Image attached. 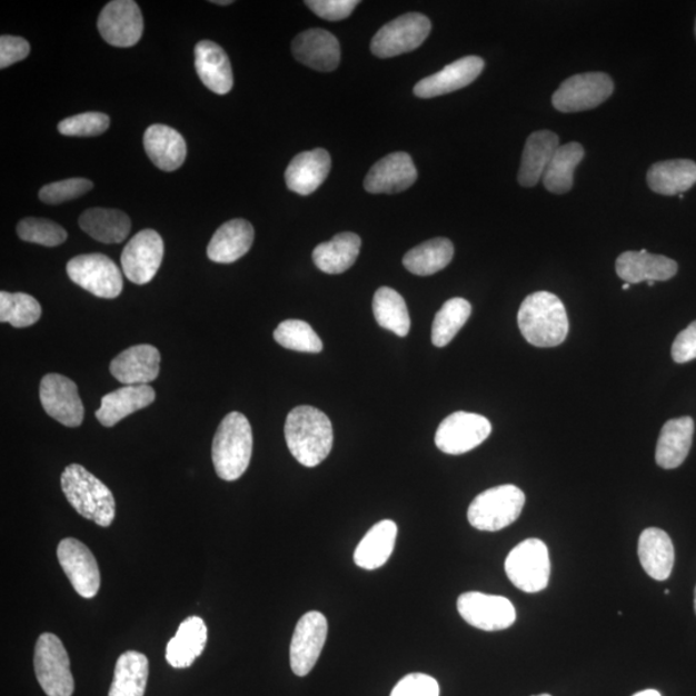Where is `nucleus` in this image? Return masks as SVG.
Masks as SVG:
<instances>
[{
    "label": "nucleus",
    "instance_id": "f257e3e1",
    "mask_svg": "<svg viewBox=\"0 0 696 696\" xmlns=\"http://www.w3.org/2000/svg\"><path fill=\"white\" fill-rule=\"evenodd\" d=\"M288 449L299 464L317 467L334 448V426L327 415L317 408L291 409L285 427Z\"/></svg>",
    "mask_w": 696,
    "mask_h": 696
},
{
    "label": "nucleus",
    "instance_id": "f03ea898",
    "mask_svg": "<svg viewBox=\"0 0 696 696\" xmlns=\"http://www.w3.org/2000/svg\"><path fill=\"white\" fill-rule=\"evenodd\" d=\"M517 322L521 335L536 347L561 345L569 334V319L561 299L548 291H537L524 299Z\"/></svg>",
    "mask_w": 696,
    "mask_h": 696
},
{
    "label": "nucleus",
    "instance_id": "7ed1b4c3",
    "mask_svg": "<svg viewBox=\"0 0 696 696\" xmlns=\"http://www.w3.org/2000/svg\"><path fill=\"white\" fill-rule=\"evenodd\" d=\"M253 453V432L249 420L232 411L217 428L212 445L216 473L225 481H235L246 474Z\"/></svg>",
    "mask_w": 696,
    "mask_h": 696
},
{
    "label": "nucleus",
    "instance_id": "20e7f679",
    "mask_svg": "<svg viewBox=\"0 0 696 696\" xmlns=\"http://www.w3.org/2000/svg\"><path fill=\"white\" fill-rule=\"evenodd\" d=\"M61 488L69 504L84 519L102 528L116 519V499L110 489L83 466L70 465L61 475Z\"/></svg>",
    "mask_w": 696,
    "mask_h": 696
},
{
    "label": "nucleus",
    "instance_id": "39448f33",
    "mask_svg": "<svg viewBox=\"0 0 696 696\" xmlns=\"http://www.w3.org/2000/svg\"><path fill=\"white\" fill-rule=\"evenodd\" d=\"M525 494L507 484L483 491L468 507V521L481 531H499L519 519L525 506Z\"/></svg>",
    "mask_w": 696,
    "mask_h": 696
},
{
    "label": "nucleus",
    "instance_id": "423d86ee",
    "mask_svg": "<svg viewBox=\"0 0 696 696\" xmlns=\"http://www.w3.org/2000/svg\"><path fill=\"white\" fill-rule=\"evenodd\" d=\"M505 569L513 585L526 594H537L547 588L551 563L545 541L537 538L521 541L507 556Z\"/></svg>",
    "mask_w": 696,
    "mask_h": 696
},
{
    "label": "nucleus",
    "instance_id": "0eeeda50",
    "mask_svg": "<svg viewBox=\"0 0 696 696\" xmlns=\"http://www.w3.org/2000/svg\"><path fill=\"white\" fill-rule=\"evenodd\" d=\"M34 668L38 683L47 696H71L74 693L69 655L58 636L43 634L38 638Z\"/></svg>",
    "mask_w": 696,
    "mask_h": 696
},
{
    "label": "nucleus",
    "instance_id": "6e6552de",
    "mask_svg": "<svg viewBox=\"0 0 696 696\" xmlns=\"http://www.w3.org/2000/svg\"><path fill=\"white\" fill-rule=\"evenodd\" d=\"M430 32L431 21L425 14H402L377 32L371 39L370 50L379 59L395 58L417 50Z\"/></svg>",
    "mask_w": 696,
    "mask_h": 696
},
{
    "label": "nucleus",
    "instance_id": "1a4fd4ad",
    "mask_svg": "<svg viewBox=\"0 0 696 696\" xmlns=\"http://www.w3.org/2000/svg\"><path fill=\"white\" fill-rule=\"evenodd\" d=\"M72 282L99 298L112 299L123 290V277L118 265L101 253L82 255L67 265Z\"/></svg>",
    "mask_w": 696,
    "mask_h": 696
},
{
    "label": "nucleus",
    "instance_id": "9d476101",
    "mask_svg": "<svg viewBox=\"0 0 696 696\" xmlns=\"http://www.w3.org/2000/svg\"><path fill=\"white\" fill-rule=\"evenodd\" d=\"M491 434L489 420L475 412L456 411L445 418L435 435L445 455L459 456L479 447Z\"/></svg>",
    "mask_w": 696,
    "mask_h": 696
},
{
    "label": "nucleus",
    "instance_id": "9b49d317",
    "mask_svg": "<svg viewBox=\"0 0 696 696\" xmlns=\"http://www.w3.org/2000/svg\"><path fill=\"white\" fill-rule=\"evenodd\" d=\"M614 92L612 78L604 72H585L566 79L553 96L561 112H579L600 107Z\"/></svg>",
    "mask_w": 696,
    "mask_h": 696
},
{
    "label": "nucleus",
    "instance_id": "f8f14e48",
    "mask_svg": "<svg viewBox=\"0 0 696 696\" xmlns=\"http://www.w3.org/2000/svg\"><path fill=\"white\" fill-rule=\"evenodd\" d=\"M457 608L469 626L487 633L507 629L516 622L515 606L504 596L467 593L458 597Z\"/></svg>",
    "mask_w": 696,
    "mask_h": 696
},
{
    "label": "nucleus",
    "instance_id": "ddd939ff",
    "mask_svg": "<svg viewBox=\"0 0 696 696\" xmlns=\"http://www.w3.org/2000/svg\"><path fill=\"white\" fill-rule=\"evenodd\" d=\"M328 620L319 612L304 615L297 623L290 643V668L298 677L310 674L327 643Z\"/></svg>",
    "mask_w": 696,
    "mask_h": 696
},
{
    "label": "nucleus",
    "instance_id": "4468645a",
    "mask_svg": "<svg viewBox=\"0 0 696 696\" xmlns=\"http://www.w3.org/2000/svg\"><path fill=\"white\" fill-rule=\"evenodd\" d=\"M165 242L156 230H142L129 240L121 253V269L135 285H148L160 269Z\"/></svg>",
    "mask_w": 696,
    "mask_h": 696
},
{
    "label": "nucleus",
    "instance_id": "2eb2a0df",
    "mask_svg": "<svg viewBox=\"0 0 696 696\" xmlns=\"http://www.w3.org/2000/svg\"><path fill=\"white\" fill-rule=\"evenodd\" d=\"M39 396L47 415L61 425L72 428L83 424L84 406L70 378L47 375L40 382Z\"/></svg>",
    "mask_w": 696,
    "mask_h": 696
},
{
    "label": "nucleus",
    "instance_id": "dca6fc26",
    "mask_svg": "<svg viewBox=\"0 0 696 696\" xmlns=\"http://www.w3.org/2000/svg\"><path fill=\"white\" fill-rule=\"evenodd\" d=\"M101 37L111 46L128 48L140 42L143 19L133 0H115L103 7L97 21Z\"/></svg>",
    "mask_w": 696,
    "mask_h": 696
},
{
    "label": "nucleus",
    "instance_id": "f3484780",
    "mask_svg": "<svg viewBox=\"0 0 696 696\" xmlns=\"http://www.w3.org/2000/svg\"><path fill=\"white\" fill-rule=\"evenodd\" d=\"M58 557L62 570L78 595L93 598L99 594L100 569L91 549L76 538H67L60 541Z\"/></svg>",
    "mask_w": 696,
    "mask_h": 696
},
{
    "label": "nucleus",
    "instance_id": "a211bd4d",
    "mask_svg": "<svg viewBox=\"0 0 696 696\" xmlns=\"http://www.w3.org/2000/svg\"><path fill=\"white\" fill-rule=\"evenodd\" d=\"M160 352L151 345L127 348L110 362V374L125 386L150 385L160 374Z\"/></svg>",
    "mask_w": 696,
    "mask_h": 696
},
{
    "label": "nucleus",
    "instance_id": "6ab92c4d",
    "mask_svg": "<svg viewBox=\"0 0 696 696\" xmlns=\"http://www.w3.org/2000/svg\"><path fill=\"white\" fill-rule=\"evenodd\" d=\"M418 172L407 152H394L371 167L364 188L370 193H398L417 181Z\"/></svg>",
    "mask_w": 696,
    "mask_h": 696
},
{
    "label": "nucleus",
    "instance_id": "aec40b11",
    "mask_svg": "<svg viewBox=\"0 0 696 696\" xmlns=\"http://www.w3.org/2000/svg\"><path fill=\"white\" fill-rule=\"evenodd\" d=\"M291 52L298 62L324 72L335 71L341 61L338 39L322 29H309L298 34L291 43Z\"/></svg>",
    "mask_w": 696,
    "mask_h": 696
},
{
    "label": "nucleus",
    "instance_id": "412c9836",
    "mask_svg": "<svg viewBox=\"0 0 696 696\" xmlns=\"http://www.w3.org/2000/svg\"><path fill=\"white\" fill-rule=\"evenodd\" d=\"M484 67L483 59L477 56H467L448 64L436 74L419 80L415 87V95L419 99H432V97L456 92L475 82Z\"/></svg>",
    "mask_w": 696,
    "mask_h": 696
},
{
    "label": "nucleus",
    "instance_id": "4be33fe9",
    "mask_svg": "<svg viewBox=\"0 0 696 696\" xmlns=\"http://www.w3.org/2000/svg\"><path fill=\"white\" fill-rule=\"evenodd\" d=\"M615 270L628 285H637L642 281L669 280L677 274L678 265L668 257L652 255L643 249L639 252L620 255L615 264Z\"/></svg>",
    "mask_w": 696,
    "mask_h": 696
},
{
    "label": "nucleus",
    "instance_id": "5701e85b",
    "mask_svg": "<svg viewBox=\"0 0 696 696\" xmlns=\"http://www.w3.org/2000/svg\"><path fill=\"white\" fill-rule=\"evenodd\" d=\"M330 168L331 159L327 150L315 149L298 153L286 171L288 189L299 196H310L327 180Z\"/></svg>",
    "mask_w": 696,
    "mask_h": 696
},
{
    "label": "nucleus",
    "instance_id": "b1692460",
    "mask_svg": "<svg viewBox=\"0 0 696 696\" xmlns=\"http://www.w3.org/2000/svg\"><path fill=\"white\" fill-rule=\"evenodd\" d=\"M145 151L161 171H177L185 163L188 146L176 129L165 125H153L143 135Z\"/></svg>",
    "mask_w": 696,
    "mask_h": 696
},
{
    "label": "nucleus",
    "instance_id": "393cba45",
    "mask_svg": "<svg viewBox=\"0 0 696 696\" xmlns=\"http://www.w3.org/2000/svg\"><path fill=\"white\" fill-rule=\"evenodd\" d=\"M255 241V229L247 220H231L218 229L210 239L207 255L216 264H232L245 257Z\"/></svg>",
    "mask_w": 696,
    "mask_h": 696
},
{
    "label": "nucleus",
    "instance_id": "a878e982",
    "mask_svg": "<svg viewBox=\"0 0 696 696\" xmlns=\"http://www.w3.org/2000/svg\"><path fill=\"white\" fill-rule=\"evenodd\" d=\"M157 394L149 385L125 386L105 395L96 418L105 427H115L128 416L151 406Z\"/></svg>",
    "mask_w": 696,
    "mask_h": 696
},
{
    "label": "nucleus",
    "instance_id": "bb28decb",
    "mask_svg": "<svg viewBox=\"0 0 696 696\" xmlns=\"http://www.w3.org/2000/svg\"><path fill=\"white\" fill-rule=\"evenodd\" d=\"M196 69L201 82L217 95L229 93L233 86L231 62L223 48L210 40L196 47Z\"/></svg>",
    "mask_w": 696,
    "mask_h": 696
},
{
    "label": "nucleus",
    "instance_id": "cd10ccee",
    "mask_svg": "<svg viewBox=\"0 0 696 696\" xmlns=\"http://www.w3.org/2000/svg\"><path fill=\"white\" fill-rule=\"evenodd\" d=\"M638 558L647 576L667 580L675 565V547L665 530L649 528L638 539Z\"/></svg>",
    "mask_w": 696,
    "mask_h": 696
},
{
    "label": "nucleus",
    "instance_id": "c85d7f7f",
    "mask_svg": "<svg viewBox=\"0 0 696 696\" xmlns=\"http://www.w3.org/2000/svg\"><path fill=\"white\" fill-rule=\"evenodd\" d=\"M208 639V629L203 619H185L171 642L168 643L166 658L176 669L189 668L203 654Z\"/></svg>",
    "mask_w": 696,
    "mask_h": 696
},
{
    "label": "nucleus",
    "instance_id": "c756f323",
    "mask_svg": "<svg viewBox=\"0 0 696 696\" xmlns=\"http://www.w3.org/2000/svg\"><path fill=\"white\" fill-rule=\"evenodd\" d=\"M694 420L690 417L670 419L663 426L655 453L657 465L665 469H674L685 463L692 449Z\"/></svg>",
    "mask_w": 696,
    "mask_h": 696
},
{
    "label": "nucleus",
    "instance_id": "7c9ffc66",
    "mask_svg": "<svg viewBox=\"0 0 696 696\" xmlns=\"http://www.w3.org/2000/svg\"><path fill=\"white\" fill-rule=\"evenodd\" d=\"M558 146H560V140L551 131H538L529 136L523 151L519 177H517L524 188H533L541 181Z\"/></svg>",
    "mask_w": 696,
    "mask_h": 696
},
{
    "label": "nucleus",
    "instance_id": "2f4dec72",
    "mask_svg": "<svg viewBox=\"0 0 696 696\" xmlns=\"http://www.w3.org/2000/svg\"><path fill=\"white\" fill-rule=\"evenodd\" d=\"M398 538V525L391 520L379 521L355 549L354 561L361 569L376 570L391 557Z\"/></svg>",
    "mask_w": 696,
    "mask_h": 696
},
{
    "label": "nucleus",
    "instance_id": "473e14b6",
    "mask_svg": "<svg viewBox=\"0 0 696 696\" xmlns=\"http://www.w3.org/2000/svg\"><path fill=\"white\" fill-rule=\"evenodd\" d=\"M696 183V163L693 160L675 159L659 161L647 171V185L660 196H683Z\"/></svg>",
    "mask_w": 696,
    "mask_h": 696
},
{
    "label": "nucleus",
    "instance_id": "72a5a7b5",
    "mask_svg": "<svg viewBox=\"0 0 696 696\" xmlns=\"http://www.w3.org/2000/svg\"><path fill=\"white\" fill-rule=\"evenodd\" d=\"M79 226L89 237L103 245H119L131 232V220L118 209L91 208L79 217Z\"/></svg>",
    "mask_w": 696,
    "mask_h": 696
},
{
    "label": "nucleus",
    "instance_id": "f704fd0d",
    "mask_svg": "<svg viewBox=\"0 0 696 696\" xmlns=\"http://www.w3.org/2000/svg\"><path fill=\"white\" fill-rule=\"evenodd\" d=\"M361 239L354 232H341L314 249L315 265L322 272L338 275L347 271L358 260Z\"/></svg>",
    "mask_w": 696,
    "mask_h": 696
},
{
    "label": "nucleus",
    "instance_id": "c9c22d12",
    "mask_svg": "<svg viewBox=\"0 0 696 696\" xmlns=\"http://www.w3.org/2000/svg\"><path fill=\"white\" fill-rule=\"evenodd\" d=\"M149 679V660L140 652L120 655L109 696H143Z\"/></svg>",
    "mask_w": 696,
    "mask_h": 696
},
{
    "label": "nucleus",
    "instance_id": "e433bc0d",
    "mask_svg": "<svg viewBox=\"0 0 696 696\" xmlns=\"http://www.w3.org/2000/svg\"><path fill=\"white\" fill-rule=\"evenodd\" d=\"M585 158V149L578 142L558 146L541 181L545 188L557 196L569 192L574 183V171Z\"/></svg>",
    "mask_w": 696,
    "mask_h": 696
},
{
    "label": "nucleus",
    "instance_id": "4c0bfd02",
    "mask_svg": "<svg viewBox=\"0 0 696 696\" xmlns=\"http://www.w3.org/2000/svg\"><path fill=\"white\" fill-rule=\"evenodd\" d=\"M455 256V247L449 239L436 238L422 242L404 256L406 269L419 277H428L447 267Z\"/></svg>",
    "mask_w": 696,
    "mask_h": 696
},
{
    "label": "nucleus",
    "instance_id": "58836bf2",
    "mask_svg": "<svg viewBox=\"0 0 696 696\" xmlns=\"http://www.w3.org/2000/svg\"><path fill=\"white\" fill-rule=\"evenodd\" d=\"M374 312L380 327L399 337L409 335L410 317L406 299L395 289L382 287L376 291Z\"/></svg>",
    "mask_w": 696,
    "mask_h": 696
},
{
    "label": "nucleus",
    "instance_id": "ea45409f",
    "mask_svg": "<svg viewBox=\"0 0 696 696\" xmlns=\"http://www.w3.org/2000/svg\"><path fill=\"white\" fill-rule=\"evenodd\" d=\"M473 306L465 298H451L436 314L432 324V344L436 347L449 345L471 317Z\"/></svg>",
    "mask_w": 696,
    "mask_h": 696
},
{
    "label": "nucleus",
    "instance_id": "a19ab883",
    "mask_svg": "<svg viewBox=\"0 0 696 696\" xmlns=\"http://www.w3.org/2000/svg\"><path fill=\"white\" fill-rule=\"evenodd\" d=\"M42 317V306L27 294H0V321L14 328H28Z\"/></svg>",
    "mask_w": 696,
    "mask_h": 696
},
{
    "label": "nucleus",
    "instance_id": "79ce46f5",
    "mask_svg": "<svg viewBox=\"0 0 696 696\" xmlns=\"http://www.w3.org/2000/svg\"><path fill=\"white\" fill-rule=\"evenodd\" d=\"M275 341L280 346L298 352L318 354L322 351V342L309 322L286 320L274 331Z\"/></svg>",
    "mask_w": 696,
    "mask_h": 696
},
{
    "label": "nucleus",
    "instance_id": "37998d69",
    "mask_svg": "<svg viewBox=\"0 0 696 696\" xmlns=\"http://www.w3.org/2000/svg\"><path fill=\"white\" fill-rule=\"evenodd\" d=\"M19 238L44 247H58L67 241L68 232L60 226L46 218L28 217L18 225Z\"/></svg>",
    "mask_w": 696,
    "mask_h": 696
},
{
    "label": "nucleus",
    "instance_id": "c03bdc74",
    "mask_svg": "<svg viewBox=\"0 0 696 696\" xmlns=\"http://www.w3.org/2000/svg\"><path fill=\"white\" fill-rule=\"evenodd\" d=\"M110 118L102 112H83L60 121L59 132L71 137H93L107 132Z\"/></svg>",
    "mask_w": 696,
    "mask_h": 696
},
{
    "label": "nucleus",
    "instance_id": "a18cd8bd",
    "mask_svg": "<svg viewBox=\"0 0 696 696\" xmlns=\"http://www.w3.org/2000/svg\"><path fill=\"white\" fill-rule=\"evenodd\" d=\"M92 189L93 183L87 178H69V180L46 185L39 191V199L46 205L58 206L64 201L83 197Z\"/></svg>",
    "mask_w": 696,
    "mask_h": 696
},
{
    "label": "nucleus",
    "instance_id": "49530a36",
    "mask_svg": "<svg viewBox=\"0 0 696 696\" xmlns=\"http://www.w3.org/2000/svg\"><path fill=\"white\" fill-rule=\"evenodd\" d=\"M390 696H440V686L431 676L410 674L400 679Z\"/></svg>",
    "mask_w": 696,
    "mask_h": 696
},
{
    "label": "nucleus",
    "instance_id": "de8ad7c7",
    "mask_svg": "<svg viewBox=\"0 0 696 696\" xmlns=\"http://www.w3.org/2000/svg\"><path fill=\"white\" fill-rule=\"evenodd\" d=\"M360 2L356 0H307L306 6L327 21H341L348 18Z\"/></svg>",
    "mask_w": 696,
    "mask_h": 696
},
{
    "label": "nucleus",
    "instance_id": "09e8293b",
    "mask_svg": "<svg viewBox=\"0 0 696 696\" xmlns=\"http://www.w3.org/2000/svg\"><path fill=\"white\" fill-rule=\"evenodd\" d=\"M30 53V44L27 39L13 36L0 38V69L10 68L11 64L26 60Z\"/></svg>",
    "mask_w": 696,
    "mask_h": 696
},
{
    "label": "nucleus",
    "instance_id": "8fccbe9b",
    "mask_svg": "<svg viewBox=\"0 0 696 696\" xmlns=\"http://www.w3.org/2000/svg\"><path fill=\"white\" fill-rule=\"evenodd\" d=\"M672 358L678 364L696 359V321L676 337L672 346Z\"/></svg>",
    "mask_w": 696,
    "mask_h": 696
},
{
    "label": "nucleus",
    "instance_id": "3c124183",
    "mask_svg": "<svg viewBox=\"0 0 696 696\" xmlns=\"http://www.w3.org/2000/svg\"><path fill=\"white\" fill-rule=\"evenodd\" d=\"M634 696H662L657 690H644L635 694Z\"/></svg>",
    "mask_w": 696,
    "mask_h": 696
},
{
    "label": "nucleus",
    "instance_id": "603ef678",
    "mask_svg": "<svg viewBox=\"0 0 696 696\" xmlns=\"http://www.w3.org/2000/svg\"><path fill=\"white\" fill-rule=\"evenodd\" d=\"M212 3H213V4H218V6H229V4H231L232 2H231V0H226V2H225V0H221V2H217V0H213V2H212Z\"/></svg>",
    "mask_w": 696,
    "mask_h": 696
},
{
    "label": "nucleus",
    "instance_id": "864d4df0",
    "mask_svg": "<svg viewBox=\"0 0 696 696\" xmlns=\"http://www.w3.org/2000/svg\"><path fill=\"white\" fill-rule=\"evenodd\" d=\"M694 608H695V614H696V587H695V593H694Z\"/></svg>",
    "mask_w": 696,
    "mask_h": 696
},
{
    "label": "nucleus",
    "instance_id": "5fc2aeb1",
    "mask_svg": "<svg viewBox=\"0 0 696 696\" xmlns=\"http://www.w3.org/2000/svg\"><path fill=\"white\" fill-rule=\"evenodd\" d=\"M629 288H630V285H628V282H626V285L622 287L623 290H628Z\"/></svg>",
    "mask_w": 696,
    "mask_h": 696
},
{
    "label": "nucleus",
    "instance_id": "6e6d98bb",
    "mask_svg": "<svg viewBox=\"0 0 696 696\" xmlns=\"http://www.w3.org/2000/svg\"><path fill=\"white\" fill-rule=\"evenodd\" d=\"M537 696H553V695H549V694H541V695H537Z\"/></svg>",
    "mask_w": 696,
    "mask_h": 696
},
{
    "label": "nucleus",
    "instance_id": "4d7b16f0",
    "mask_svg": "<svg viewBox=\"0 0 696 696\" xmlns=\"http://www.w3.org/2000/svg\"><path fill=\"white\" fill-rule=\"evenodd\" d=\"M649 286H650V287H654V281H649Z\"/></svg>",
    "mask_w": 696,
    "mask_h": 696
},
{
    "label": "nucleus",
    "instance_id": "13d9d810",
    "mask_svg": "<svg viewBox=\"0 0 696 696\" xmlns=\"http://www.w3.org/2000/svg\"><path fill=\"white\" fill-rule=\"evenodd\" d=\"M695 34H696V23H695Z\"/></svg>",
    "mask_w": 696,
    "mask_h": 696
}]
</instances>
